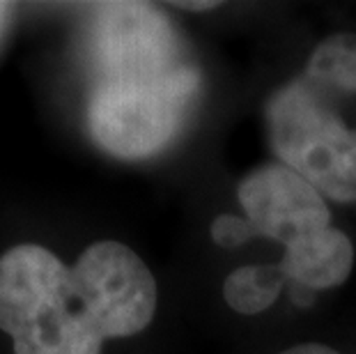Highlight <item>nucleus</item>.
Instances as JSON below:
<instances>
[{"label":"nucleus","mask_w":356,"mask_h":354,"mask_svg":"<svg viewBox=\"0 0 356 354\" xmlns=\"http://www.w3.org/2000/svg\"><path fill=\"white\" fill-rule=\"evenodd\" d=\"M97 83L90 131L120 159H145L175 138L198 72L161 12L143 3L102 5L92 30Z\"/></svg>","instance_id":"f257e3e1"},{"label":"nucleus","mask_w":356,"mask_h":354,"mask_svg":"<svg viewBox=\"0 0 356 354\" xmlns=\"http://www.w3.org/2000/svg\"><path fill=\"white\" fill-rule=\"evenodd\" d=\"M0 329L14 354H102L106 341L74 269L37 244L0 258Z\"/></svg>","instance_id":"f03ea898"},{"label":"nucleus","mask_w":356,"mask_h":354,"mask_svg":"<svg viewBox=\"0 0 356 354\" xmlns=\"http://www.w3.org/2000/svg\"><path fill=\"white\" fill-rule=\"evenodd\" d=\"M269 134L287 168L338 202H356V131L317 99L308 81L269 104Z\"/></svg>","instance_id":"7ed1b4c3"},{"label":"nucleus","mask_w":356,"mask_h":354,"mask_svg":"<svg viewBox=\"0 0 356 354\" xmlns=\"http://www.w3.org/2000/svg\"><path fill=\"white\" fill-rule=\"evenodd\" d=\"M95 311L104 338L134 336L156 311V283L149 267L120 242H99L72 267Z\"/></svg>","instance_id":"20e7f679"},{"label":"nucleus","mask_w":356,"mask_h":354,"mask_svg":"<svg viewBox=\"0 0 356 354\" xmlns=\"http://www.w3.org/2000/svg\"><path fill=\"white\" fill-rule=\"evenodd\" d=\"M237 195L253 230L285 246L329 228L331 214L322 193L285 163H267L248 172Z\"/></svg>","instance_id":"39448f33"},{"label":"nucleus","mask_w":356,"mask_h":354,"mask_svg":"<svg viewBox=\"0 0 356 354\" xmlns=\"http://www.w3.org/2000/svg\"><path fill=\"white\" fill-rule=\"evenodd\" d=\"M283 274L308 290L336 288L354 267V246L345 232L324 228L287 246Z\"/></svg>","instance_id":"423d86ee"},{"label":"nucleus","mask_w":356,"mask_h":354,"mask_svg":"<svg viewBox=\"0 0 356 354\" xmlns=\"http://www.w3.org/2000/svg\"><path fill=\"white\" fill-rule=\"evenodd\" d=\"M283 269L274 265H244L225 278L223 297L232 311L257 315L274 306L283 290Z\"/></svg>","instance_id":"0eeeda50"},{"label":"nucleus","mask_w":356,"mask_h":354,"mask_svg":"<svg viewBox=\"0 0 356 354\" xmlns=\"http://www.w3.org/2000/svg\"><path fill=\"white\" fill-rule=\"evenodd\" d=\"M306 81L356 92V35L336 33L317 44L308 60Z\"/></svg>","instance_id":"6e6552de"},{"label":"nucleus","mask_w":356,"mask_h":354,"mask_svg":"<svg viewBox=\"0 0 356 354\" xmlns=\"http://www.w3.org/2000/svg\"><path fill=\"white\" fill-rule=\"evenodd\" d=\"M211 239L223 246V248H237L246 242V239H251L253 235V225L248 223V218H241L237 214H221L214 218V223H211Z\"/></svg>","instance_id":"1a4fd4ad"},{"label":"nucleus","mask_w":356,"mask_h":354,"mask_svg":"<svg viewBox=\"0 0 356 354\" xmlns=\"http://www.w3.org/2000/svg\"><path fill=\"white\" fill-rule=\"evenodd\" d=\"M280 354H338V352L327 348V345H320V343H304V345H294V348L280 352Z\"/></svg>","instance_id":"9d476101"},{"label":"nucleus","mask_w":356,"mask_h":354,"mask_svg":"<svg viewBox=\"0 0 356 354\" xmlns=\"http://www.w3.org/2000/svg\"><path fill=\"white\" fill-rule=\"evenodd\" d=\"M179 7H188V10H198V7H202V10H211L216 3H177Z\"/></svg>","instance_id":"9b49d317"},{"label":"nucleus","mask_w":356,"mask_h":354,"mask_svg":"<svg viewBox=\"0 0 356 354\" xmlns=\"http://www.w3.org/2000/svg\"><path fill=\"white\" fill-rule=\"evenodd\" d=\"M5 10H7V7H5V5H0V24H3V17H5Z\"/></svg>","instance_id":"f8f14e48"}]
</instances>
